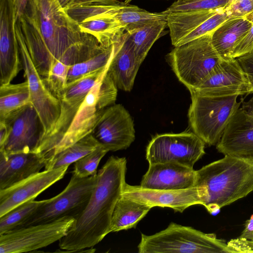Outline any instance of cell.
<instances>
[{
    "label": "cell",
    "instance_id": "30",
    "mask_svg": "<svg viewBox=\"0 0 253 253\" xmlns=\"http://www.w3.org/2000/svg\"><path fill=\"white\" fill-rule=\"evenodd\" d=\"M100 145L93 134H89L55 155L46 164L45 169L69 167Z\"/></svg>",
    "mask_w": 253,
    "mask_h": 253
},
{
    "label": "cell",
    "instance_id": "38",
    "mask_svg": "<svg viewBox=\"0 0 253 253\" xmlns=\"http://www.w3.org/2000/svg\"><path fill=\"white\" fill-rule=\"evenodd\" d=\"M224 8L230 18L244 17L253 11V0H231Z\"/></svg>",
    "mask_w": 253,
    "mask_h": 253
},
{
    "label": "cell",
    "instance_id": "49",
    "mask_svg": "<svg viewBox=\"0 0 253 253\" xmlns=\"http://www.w3.org/2000/svg\"><path fill=\"white\" fill-rule=\"evenodd\" d=\"M131 0H126L125 1L126 3H128V2L130 1Z\"/></svg>",
    "mask_w": 253,
    "mask_h": 253
},
{
    "label": "cell",
    "instance_id": "41",
    "mask_svg": "<svg viewBox=\"0 0 253 253\" xmlns=\"http://www.w3.org/2000/svg\"><path fill=\"white\" fill-rule=\"evenodd\" d=\"M236 59L248 81L250 93H253V52Z\"/></svg>",
    "mask_w": 253,
    "mask_h": 253
},
{
    "label": "cell",
    "instance_id": "39",
    "mask_svg": "<svg viewBox=\"0 0 253 253\" xmlns=\"http://www.w3.org/2000/svg\"><path fill=\"white\" fill-rule=\"evenodd\" d=\"M227 243L231 253H253V233L246 238L238 237L231 239Z\"/></svg>",
    "mask_w": 253,
    "mask_h": 253
},
{
    "label": "cell",
    "instance_id": "13",
    "mask_svg": "<svg viewBox=\"0 0 253 253\" xmlns=\"http://www.w3.org/2000/svg\"><path fill=\"white\" fill-rule=\"evenodd\" d=\"M135 129L129 113L120 104L105 108L92 133L108 151L127 149L134 141Z\"/></svg>",
    "mask_w": 253,
    "mask_h": 253
},
{
    "label": "cell",
    "instance_id": "17",
    "mask_svg": "<svg viewBox=\"0 0 253 253\" xmlns=\"http://www.w3.org/2000/svg\"><path fill=\"white\" fill-rule=\"evenodd\" d=\"M190 91L219 96L250 94L248 81L236 58L221 60L195 88Z\"/></svg>",
    "mask_w": 253,
    "mask_h": 253
},
{
    "label": "cell",
    "instance_id": "31",
    "mask_svg": "<svg viewBox=\"0 0 253 253\" xmlns=\"http://www.w3.org/2000/svg\"><path fill=\"white\" fill-rule=\"evenodd\" d=\"M116 44L104 47L93 57L71 66L68 74V84L78 80L90 73L109 67L115 53Z\"/></svg>",
    "mask_w": 253,
    "mask_h": 253
},
{
    "label": "cell",
    "instance_id": "43",
    "mask_svg": "<svg viewBox=\"0 0 253 253\" xmlns=\"http://www.w3.org/2000/svg\"><path fill=\"white\" fill-rule=\"evenodd\" d=\"M30 0H14L15 19L20 17L24 12Z\"/></svg>",
    "mask_w": 253,
    "mask_h": 253
},
{
    "label": "cell",
    "instance_id": "33",
    "mask_svg": "<svg viewBox=\"0 0 253 253\" xmlns=\"http://www.w3.org/2000/svg\"><path fill=\"white\" fill-rule=\"evenodd\" d=\"M108 152L100 145L75 163L72 174L79 177H86L97 174V169L101 160Z\"/></svg>",
    "mask_w": 253,
    "mask_h": 253
},
{
    "label": "cell",
    "instance_id": "40",
    "mask_svg": "<svg viewBox=\"0 0 253 253\" xmlns=\"http://www.w3.org/2000/svg\"><path fill=\"white\" fill-rule=\"evenodd\" d=\"M252 52H253V24L248 33L235 46L232 58L236 59Z\"/></svg>",
    "mask_w": 253,
    "mask_h": 253
},
{
    "label": "cell",
    "instance_id": "27",
    "mask_svg": "<svg viewBox=\"0 0 253 253\" xmlns=\"http://www.w3.org/2000/svg\"><path fill=\"white\" fill-rule=\"evenodd\" d=\"M167 20L156 21L127 33L137 60L143 61L155 42L165 35Z\"/></svg>",
    "mask_w": 253,
    "mask_h": 253
},
{
    "label": "cell",
    "instance_id": "47",
    "mask_svg": "<svg viewBox=\"0 0 253 253\" xmlns=\"http://www.w3.org/2000/svg\"><path fill=\"white\" fill-rule=\"evenodd\" d=\"M75 0H58L61 6L65 9L68 8Z\"/></svg>",
    "mask_w": 253,
    "mask_h": 253
},
{
    "label": "cell",
    "instance_id": "29",
    "mask_svg": "<svg viewBox=\"0 0 253 253\" xmlns=\"http://www.w3.org/2000/svg\"><path fill=\"white\" fill-rule=\"evenodd\" d=\"M30 102V92L27 81L17 84L0 85V121L4 120Z\"/></svg>",
    "mask_w": 253,
    "mask_h": 253
},
{
    "label": "cell",
    "instance_id": "1",
    "mask_svg": "<svg viewBox=\"0 0 253 253\" xmlns=\"http://www.w3.org/2000/svg\"><path fill=\"white\" fill-rule=\"evenodd\" d=\"M126 158H109L97 172V182L87 205L59 240L61 250L84 252L110 233L114 208L126 183Z\"/></svg>",
    "mask_w": 253,
    "mask_h": 253
},
{
    "label": "cell",
    "instance_id": "4",
    "mask_svg": "<svg viewBox=\"0 0 253 253\" xmlns=\"http://www.w3.org/2000/svg\"><path fill=\"white\" fill-rule=\"evenodd\" d=\"M139 253H231L227 243L213 233L171 222L152 235L141 234Z\"/></svg>",
    "mask_w": 253,
    "mask_h": 253
},
{
    "label": "cell",
    "instance_id": "7",
    "mask_svg": "<svg viewBox=\"0 0 253 253\" xmlns=\"http://www.w3.org/2000/svg\"><path fill=\"white\" fill-rule=\"evenodd\" d=\"M97 179V173L86 177L72 174L65 188L57 195L42 200L22 227L51 222L64 217L76 218L87 205Z\"/></svg>",
    "mask_w": 253,
    "mask_h": 253
},
{
    "label": "cell",
    "instance_id": "8",
    "mask_svg": "<svg viewBox=\"0 0 253 253\" xmlns=\"http://www.w3.org/2000/svg\"><path fill=\"white\" fill-rule=\"evenodd\" d=\"M108 67L68 84L66 87L55 96L60 105L59 118L52 130L43 138L36 152L44 157L46 164L72 124L86 96L102 78Z\"/></svg>",
    "mask_w": 253,
    "mask_h": 253
},
{
    "label": "cell",
    "instance_id": "2",
    "mask_svg": "<svg viewBox=\"0 0 253 253\" xmlns=\"http://www.w3.org/2000/svg\"><path fill=\"white\" fill-rule=\"evenodd\" d=\"M195 186L213 213L253 191V157L224 155L196 170Z\"/></svg>",
    "mask_w": 253,
    "mask_h": 253
},
{
    "label": "cell",
    "instance_id": "25",
    "mask_svg": "<svg viewBox=\"0 0 253 253\" xmlns=\"http://www.w3.org/2000/svg\"><path fill=\"white\" fill-rule=\"evenodd\" d=\"M221 8L169 12L167 21L172 44L177 46L186 36Z\"/></svg>",
    "mask_w": 253,
    "mask_h": 253
},
{
    "label": "cell",
    "instance_id": "32",
    "mask_svg": "<svg viewBox=\"0 0 253 253\" xmlns=\"http://www.w3.org/2000/svg\"><path fill=\"white\" fill-rule=\"evenodd\" d=\"M42 202L34 200L28 201L0 217V235L22 227Z\"/></svg>",
    "mask_w": 253,
    "mask_h": 253
},
{
    "label": "cell",
    "instance_id": "46",
    "mask_svg": "<svg viewBox=\"0 0 253 253\" xmlns=\"http://www.w3.org/2000/svg\"><path fill=\"white\" fill-rule=\"evenodd\" d=\"M242 108L246 111L253 114V97L248 101L242 102Z\"/></svg>",
    "mask_w": 253,
    "mask_h": 253
},
{
    "label": "cell",
    "instance_id": "11",
    "mask_svg": "<svg viewBox=\"0 0 253 253\" xmlns=\"http://www.w3.org/2000/svg\"><path fill=\"white\" fill-rule=\"evenodd\" d=\"M15 28L22 69L29 84L31 103L43 124L45 132L44 137L52 130L59 118V101L48 88L43 77L35 67L20 29L16 24Z\"/></svg>",
    "mask_w": 253,
    "mask_h": 253
},
{
    "label": "cell",
    "instance_id": "36",
    "mask_svg": "<svg viewBox=\"0 0 253 253\" xmlns=\"http://www.w3.org/2000/svg\"><path fill=\"white\" fill-rule=\"evenodd\" d=\"M70 67L60 60H56L52 64L48 76L43 78L46 85L54 96L66 87Z\"/></svg>",
    "mask_w": 253,
    "mask_h": 253
},
{
    "label": "cell",
    "instance_id": "48",
    "mask_svg": "<svg viewBox=\"0 0 253 253\" xmlns=\"http://www.w3.org/2000/svg\"><path fill=\"white\" fill-rule=\"evenodd\" d=\"M244 17L250 22L252 24H253V11L246 15Z\"/></svg>",
    "mask_w": 253,
    "mask_h": 253
},
{
    "label": "cell",
    "instance_id": "28",
    "mask_svg": "<svg viewBox=\"0 0 253 253\" xmlns=\"http://www.w3.org/2000/svg\"><path fill=\"white\" fill-rule=\"evenodd\" d=\"M168 13L166 10L161 12H151L126 3L108 15L118 20L125 27L126 32H129L156 21L167 20Z\"/></svg>",
    "mask_w": 253,
    "mask_h": 253
},
{
    "label": "cell",
    "instance_id": "12",
    "mask_svg": "<svg viewBox=\"0 0 253 253\" xmlns=\"http://www.w3.org/2000/svg\"><path fill=\"white\" fill-rule=\"evenodd\" d=\"M0 121L5 122L9 127L8 136L0 151L6 154L36 153L45 132L31 102Z\"/></svg>",
    "mask_w": 253,
    "mask_h": 253
},
{
    "label": "cell",
    "instance_id": "35",
    "mask_svg": "<svg viewBox=\"0 0 253 253\" xmlns=\"http://www.w3.org/2000/svg\"><path fill=\"white\" fill-rule=\"evenodd\" d=\"M231 0H177L166 10L168 12L215 10L226 6Z\"/></svg>",
    "mask_w": 253,
    "mask_h": 253
},
{
    "label": "cell",
    "instance_id": "44",
    "mask_svg": "<svg viewBox=\"0 0 253 253\" xmlns=\"http://www.w3.org/2000/svg\"><path fill=\"white\" fill-rule=\"evenodd\" d=\"M9 133V127L4 121H0V147L5 143Z\"/></svg>",
    "mask_w": 253,
    "mask_h": 253
},
{
    "label": "cell",
    "instance_id": "42",
    "mask_svg": "<svg viewBox=\"0 0 253 253\" xmlns=\"http://www.w3.org/2000/svg\"><path fill=\"white\" fill-rule=\"evenodd\" d=\"M121 2L118 0H75L69 7L94 4L115 5Z\"/></svg>",
    "mask_w": 253,
    "mask_h": 253
},
{
    "label": "cell",
    "instance_id": "34",
    "mask_svg": "<svg viewBox=\"0 0 253 253\" xmlns=\"http://www.w3.org/2000/svg\"><path fill=\"white\" fill-rule=\"evenodd\" d=\"M229 18L230 16L224 7L221 8L186 36L178 45L206 35L212 34L219 26Z\"/></svg>",
    "mask_w": 253,
    "mask_h": 253
},
{
    "label": "cell",
    "instance_id": "18",
    "mask_svg": "<svg viewBox=\"0 0 253 253\" xmlns=\"http://www.w3.org/2000/svg\"><path fill=\"white\" fill-rule=\"evenodd\" d=\"M216 148L224 155L253 157V114L239 108L225 128Z\"/></svg>",
    "mask_w": 253,
    "mask_h": 253
},
{
    "label": "cell",
    "instance_id": "26",
    "mask_svg": "<svg viewBox=\"0 0 253 253\" xmlns=\"http://www.w3.org/2000/svg\"><path fill=\"white\" fill-rule=\"evenodd\" d=\"M151 208L121 196L113 212L110 233L135 228Z\"/></svg>",
    "mask_w": 253,
    "mask_h": 253
},
{
    "label": "cell",
    "instance_id": "9",
    "mask_svg": "<svg viewBox=\"0 0 253 253\" xmlns=\"http://www.w3.org/2000/svg\"><path fill=\"white\" fill-rule=\"evenodd\" d=\"M205 143L195 133L184 131L155 135L146 147L149 164L172 162L193 169L205 154Z\"/></svg>",
    "mask_w": 253,
    "mask_h": 253
},
{
    "label": "cell",
    "instance_id": "20",
    "mask_svg": "<svg viewBox=\"0 0 253 253\" xmlns=\"http://www.w3.org/2000/svg\"><path fill=\"white\" fill-rule=\"evenodd\" d=\"M102 78L86 96L72 124L56 146L49 161L60 152L92 133L105 109L100 110L97 106L98 94Z\"/></svg>",
    "mask_w": 253,
    "mask_h": 253
},
{
    "label": "cell",
    "instance_id": "23",
    "mask_svg": "<svg viewBox=\"0 0 253 253\" xmlns=\"http://www.w3.org/2000/svg\"><path fill=\"white\" fill-rule=\"evenodd\" d=\"M252 24L244 17L228 19L211 35L212 44L223 60L233 59L236 45L248 33Z\"/></svg>",
    "mask_w": 253,
    "mask_h": 253
},
{
    "label": "cell",
    "instance_id": "15",
    "mask_svg": "<svg viewBox=\"0 0 253 253\" xmlns=\"http://www.w3.org/2000/svg\"><path fill=\"white\" fill-rule=\"evenodd\" d=\"M68 167L44 170L5 189H0V217L17 207L34 200L64 176Z\"/></svg>",
    "mask_w": 253,
    "mask_h": 253
},
{
    "label": "cell",
    "instance_id": "3",
    "mask_svg": "<svg viewBox=\"0 0 253 253\" xmlns=\"http://www.w3.org/2000/svg\"><path fill=\"white\" fill-rule=\"evenodd\" d=\"M26 8L54 61L59 60L85 35L58 0H30Z\"/></svg>",
    "mask_w": 253,
    "mask_h": 253
},
{
    "label": "cell",
    "instance_id": "24",
    "mask_svg": "<svg viewBox=\"0 0 253 253\" xmlns=\"http://www.w3.org/2000/svg\"><path fill=\"white\" fill-rule=\"evenodd\" d=\"M83 32L94 36L103 46H110L119 42L126 32L124 26L107 15L90 17L78 23Z\"/></svg>",
    "mask_w": 253,
    "mask_h": 253
},
{
    "label": "cell",
    "instance_id": "14",
    "mask_svg": "<svg viewBox=\"0 0 253 253\" xmlns=\"http://www.w3.org/2000/svg\"><path fill=\"white\" fill-rule=\"evenodd\" d=\"M14 0H0V84L11 83L22 69L15 32Z\"/></svg>",
    "mask_w": 253,
    "mask_h": 253
},
{
    "label": "cell",
    "instance_id": "6",
    "mask_svg": "<svg viewBox=\"0 0 253 253\" xmlns=\"http://www.w3.org/2000/svg\"><path fill=\"white\" fill-rule=\"evenodd\" d=\"M211 35L174 46L167 55L172 71L189 90L195 88L222 60L212 44Z\"/></svg>",
    "mask_w": 253,
    "mask_h": 253
},
{
    "label": "cell",
    "instance_id": "10",
    "mask_svg": "<svg viewBox=\"0 0 253 253\" xmlns=\"http://www.w3.org/2000/svg\"><path fill=\"white\" fill-rule=\"evenodd\" d=\"M74 220L73 217H64L0 235V253L30 252L47 247L65 236Z\"/></svg>",
    "mask_w": 253,
    "mask_h": 253
},
{
    "label": "cell",
    "instance_id": "45",
    "mask_svg": "<svg viewBox=\"0 0 253 253\" xmlns=\"http://www.w3.org/2000/svg\"><path fill=\"white\" fill-rule=\"evenodd\" d=\"M253 233V214L250 218L245 222V228L242 231L240 238H246Z\"/></svg>",
    "mask_w": 253,
    "mask_h": 253
},
{
    "label": "cell",
    "instance_id": "16",
    "mask_svg": "<svg viewBox=\"0 0 253 253\" xmlns=\"http://www.w3.org/2000/svg\"><path fill=\"white\" fill-rule=\"evenodd\" d=\"M122 196L151 208L169 207L181 213L192 206L202 205L200 191L196 186L180 190H159L126 183Z\"/></svg>",
    "mask_w": 253,
    "mask_h": 253
},
{
    "label": "cell",
    "instance_id": "37",
    "mask_svg": "<svg viewBox=\"0 0 253 253\" xmlns=\"http://www.w3.org/2000/svg\"><path fill=\"white\" fill-rule=\"evenodd\" d=\"M117 88L107 71L101 80L98 91L97 106L99 109L103 110L115 104L117 96Z\"/></svg>",
    "mask_w": 253,
    "mask_h": 253
},
{
    "label": "cell",
    "instance_id": "5",
    "mask_svg": "<svg viewBox=\"0 0 253 253\" xmlns=\"http://www.w3.org/2000/svg\"><path fill=\"white\" fill-rule=\"evenodd\" d=\"M188 119L192 131L209 146L216 145L242 101L238 95H211L190 91Z\"/></svg>",
    "mask_w": 253,
    "mask_h": 253
},
{
    "label": "cell",
    "instance_id": "21",
    "mask_svg": "<svg viewBox=\"0 0 253 253\" xmlns=\"http://www.w3.org/2000/svg\"><path fill=\"white\" fill-rule=\"evenodd\" d=\"M46 163L44 157L36 153L6 154L0 151V189L40 172Z\"/></svg>",
    "mask_w": 253,
    "mask_h": 253
},
{
    "label": "cell",
    "instance_id": "22",
    "mask_svg": "<svg viewBox=\"0 0 253 253\" xmlns=\"http://www.w3.org/2000/svg\"><path fill=\"white\" fill-rule=\"evenodd\" d=\"M141 64L136 57L132 43L126 32L116 44L107 72L118 88L130 91Z\"/></svg>",
    "mask_w": 253,
    "mask_h": 253
},
{
    "label": "cell",
    "instance_id": "19",
    "mask_svg": "<svg viewBox=\"0 0 253 253\" xmlns=\"http://www.w3.org/2000/svg\"><path fill=\"white\" fill-rule=\"evenodd\" d=\"M140 186L159 190H180L195 186L196 170L192 168L172 163L149 164Z\"/></svg>",
    "mask_w": 253,
    "mask_h": 253
}]
</instances>
